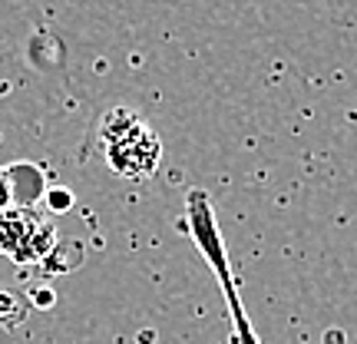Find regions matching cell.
I'll return each instance as SVG.
<instances>
[{
	"mask_svg": "<svg viewBox=\"0 0 357 344\" xmlns=\"http://www.w3.org/2000/svg\"><path fill=\"white\" fill-rule=\"evenodd\" d=\"M185 232H189V239L195 242L199 255L212 268L218 288H222V298H225V308H229L231 344H261L258 331L248 321V311L242 305L238 281H235V271H231L229 262V248H225V239H222V229H218L215 218V205H212L205 189H189V195H185Z\"/></svg>",
	"mask_w": 357,
	"mask_h": 344,
	"instance_id": "cell-1",
	"label": "cell"
},
{
	"mask_svg": "<svg viewBox=\"0 0 357 344\" xmlns=\"http://www.w3.org/2000/svg\"><path fill=\"white\" fill-rule=\"evenodd\" d=\"M100 146L116 176L142 182L155 176L162 159V142L155 129L126 106H116L100 119Z\"/></svg>",
	"mask_w": 357,
	"mask_h": 344,
	"instance_id": "cell-2",
	"label": "cell"
},
{
	"mask_svg": "<svg viewBox=\"0 0 357 344\" xmlns=\"http://www.w3.org/2000/svg\"><path fill=\"white\" fill-rule=\"evenodd\" d=\"M56 248V229L40 209H10L0 216V255L17 265L50 262Z\"/></svg>",
	"mask_w": 357,
	"mask_h": 344,
	"instance_id": "cell-3",
	"label": "cell"
},
{
	"mask_svg": "<svg viewBox=\"0 0 357 344\" xmlns=\"http://www.w3.org/2000/svg\"><path fill=\"white\" fill-rule=\"evenodd\" d=\"M26 315V305L20 301V294H13V292H0V324H7V328H13L17 321H24Z\"/></svg>",
	"mask_w": 357,
	"mask_h": 344,
	"instance_id": "cell-4",
	"label": "cell"
},
{
	"mask_svg": "<svg viewBox=\"0 0 357 344\" xmlns=\"http://www.w3.org/2000/svg\"><path fill=\"white\" fill-rule=\"evenodd\" d=\"M10 209H20V199H17V186H13L10 166H3L0 169V216L10 212Z\"/></svg>",
	"mask_w": 357,
	"mask_h": 344,
	"instance_id": "cell-5",
	"label": "cell"
},
{
	"mask_svg": "<svg viewBox=\"0 0 357 344\" xmlns=\"http://www.w3.org/2000/svg\"><path fill=\"white\" fill-rule=\"evenodd\" d=\"M47 202L53 205V212H63V209H70V205H73V195H70V192H63V189H53V192H47Z\"/></svg>",
	"mask_w": 357,
	"mask_h": 344,
	"instance_id": "cell-6",
	"label": "cell"
}]
</instances>
